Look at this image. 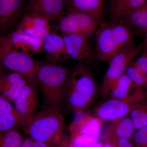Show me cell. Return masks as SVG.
Instances as JSON below:
<instances>
[{"mask_svg": "<svg viewBox=\"0 0 147 147\" xmlns=\"http://www.w3.org/2000/svg\"><path fill=\"white\" fill-rule=\"evenodd\" d=\"M133 61L135 65L147 76V51H143Z\"/></svg>", "mask_w": 147, "mask_h": 147, "instance_id": "f1b7e54d", "label": "cell"}, {"mask_svg": "<svg viewBox=\"0 0 147 147\" xmlns=\"http://www.w3.org/2000/svg\"><path fill=\"white\" fill-rule=\"evenodd\" d=\"M24 139L15 129L0 131V147H20Z\"/></svg>", "mask_w": 147, "mask_h": 147, "instance_id": "cb8c5ba5", "label": "cell"}, {"mask_svg": "<svg viewBox=\"0 0 147 147\" xmlns=\"http://www.w3.org/2000/svg\"><path fill=\"white\" fill-rule=\"evenodd\" d=\"M92 147H103V144L98 142Z\"/></svg>", "mask_w": 147, "mask_h": 147, "instance_id": "e575fe53", "label": "cell"}, {"mask_svg": "<svg viewBox=\"0 0 147 147\" xmlns=\"http://www.w3.org/2000/svg\"><path fill=\"white\" fill-rule=\"evenodd\" d=\"M103 147H114V146L110 143L105 142V143L103 144Z\"/></svg>", "mask_w": 147, "mask_h": 147, "instance_id": "d590c367", "label": "cell"}, {"mask_svg": "<svg viewBox=\"0 0 147 147\" xmlns=\"http://www.w3.org/2000/svg\"><path fill=\"white\" fill-rule=\"evenodd\" d=\"M146 2L147 0H110L108 12L111 18H122Z\"/></svg>", "mask_w": 147, "mask_h": 147, "instance_id": "d6986e66", "label": "cell"}, {"mask_svg": "<svg viewBox=\"0 0 147 147\" xmlns=\"http://www.w3.org/2000/svg\"><path fill=\"white\" fill-rule=\"evenodd\" d=\"M128 115L136 130L147 126V99L136 105Z\"/></svg>", "mask_w": 147, "mask_h": 147, "instance_id": "603a6c76", "label": "cell"}, {"mask_svg": "<svg viewBox=\"0 0 147 147\" xmlns=\"http://www.w3.org/2000/svg\"><path fill=\"white\" fill-rule=\"evenodd\" d=\"M24 0H0V29L5 31L21 16Z\"/></svg>", "mask_w": 147, "mask_h": 147, "instance_id": "e0dca14e", "label": "cell"}, {"mask_svg": "<svg viewBox=\"0 0 147 147\" xmlns=\"http://www.w3.org/2000/svg\"><path fill=\"white\" fill-rule=\"evenodd\" d=\"M38 62L32 56L15 49L5 36L0 33V63L6 69L21 73L29 79H36Z\"/></svg>", "mask_w": 147, "mask_h": 147, "instance_id": "5b68a950", "label": "cell"}, {"mask_svg": "<svg viewBox=\"0 0 147 147\" xmlns=\"http://www.w3.org/2000/svg\"><path fill=\"white\" fill-rule=\"evenodd\" d=\"M67 147V145H63V146H61V147Z\"/></svg>", "mask_w": 147, "mask_h": 147, "instance_id": "74e56055", "label": "cell"}, {"mask_svg": "<svg viewBox=\"0 0 147 147\" xmlns=\"http://www.w3.org/2000/svg\"><path fill=\"white\" fill-rule=\"evenodd\" d=\"M145 90H146V92L147 94V85H146V86H145L144 88Z\"/></svg>", "mask_w": 147, "mask_h": 147, "instance_id": "8d00e7d4", "label": "cell"}, {"mask_svg": "<svg viewBox=\"0 0 147 147\" xmlns=\"http://www.w3.org/2000/svg\"><path fill=\"white\" fill-rule=\"evenodd\" d=\"M68 10L89 14L99 21L104 20V0H66Z\"/></svg>", "mask_w": 147, "mask_h": 147, "instance_id": "ac0fdd59", "label": "cell"}, {"mask_svg": "<svg viewBox=\"0 0 147 147\" xmlns=\"http://www.w3.org/2000/svg\"><path fill=\"white\" fill-rule=\"evenodd\" d=\"M28 147H56L47 143L38 142L33 139Z\"/></svg>", "mask_w": 147, "mask_h": 147, "instance_id": "1f68e13d", "label": "cell"}, {"mask_svg": "<svg viewBox=\"0 0 147 147\" xmlns=\"http://www.w3.org/2000/svg\"><path fill=\"white\" fill-rule=\"evenodd\" d=\"M58 21L63 35L81 34L89 37L94 34L101 22L89 14L72 10H68Z\"/></svg>", "mask_w": 147, "mask_h": 147, "instance_id": "52a82bcc", "label": "cell"}, {"mask_svg": "<svg viewBox=\"0 0 147 147\" xmlns=\"http://www.w3.org/2000/svg\"><path fill=\"white\" fill-rule=\"evenodd\" d=\"M67 55L70 59L78 61L79 63L88 64L93 60V54L89 38L81 34L62 35Z\"/></svg>", "mask_w": 147, "mask_h": 147, "instance_id": "30bf717a", "label": "cell"}, {"mask_svg": "<svg viewBox=\"0 0 147 147\" xmlns=\"http://www.w3.org/2000/svg\"><path fill=\"white\" fill-rule=\"evenodd\" d=\"M142 45H134L120 50L109 62V65L102 79L100 92L102 98L108 96L112 85L125 73L127 66L143 52Z\"/></svg>", "mask_w": 147, "mask_h": 147, "instance_id": "8992f818", "label": "cell"}, {"mask_svg": "<svg viewBox=\"0 0 147 147\" xmlns=\"http://www.w3.org/2000/svg\"><path fill=\"white\" fill-rule=\"evenodd\" d=\"M132 29L144 33L147 31V2L122 18Z\"/></svg>", "mask_w": 147, "mask_h": 147, "instance_id": "ffe728a7", "label": "cell"}, {"mask_svg": "<svg viewBox=\"0 0 147 147\" xmlns=\"http://www.w3.org/2000/svg\"><path fill=\"white\" fill-rule=\"evenodd\" d=\"M5 36L15 49L32 57L42 49L43 40L30 36L21 31L16 30Z\"/></svg>", "mask_w": 147, "mask_h": 147, "instance_id": "4fadbf2b", "label": "cell"}, {"mask_svg": "<svg viewBox=\"0 0 147 147\" xmlns=\"http://www.w3.org/2000/svg\"><path fill=\"white\" fill-rule=\"evenodd\" d=\"M69 72L68 68L59 63L38 62L35 79L42 90L45 107L60 108Z\"/></svg>", "mask_w": 147, "mask_h": 147, "instance_id": "3957f363", "label": "cell"}, {"mask_svg": "<svg viewBox=\"0 0 147 147\" xmlns=\"http://www.w3.org/2000/svg\"><path fill=\"white\" fill-rule=\"evenodd\" d=\"M147 99L144 88L134 89L125 98H109L96 107L94 115L102 121H112L126 117L137 105Z\"/></svg>", "mask_w": 147, "mask_h": 147, "instance_id": "277c9868", "label": "cell"}, {"mask_svg": "<svg viewBox=\"0 0 147 147\" xmlns=\"http://www.w3.org/2000/svg\"><path fill=\"white\" fill-rule=\"evenodd\" d=\"M66 0H30L28 10L47 18L49 21L58 20L63 16Z\"/></svg>", "mask_w": 147, "mask_h": 147, "instance_id": "7c38bea8", "label": "cell"}, {"mask_svg": "<svg viewBox=\"0 0 147 147\" xmlns=\"http://www.w3.org/2000/svg\"><path fill=\"white\" fill-rule=\"evenodd\" d=\"M6 69L0 63V79L7 74Z\"/></svg>", "mask_w": 147, "mask_h": 147, "instance_id": "836d02e7", "label": "cell"}, {"mask_svg": "<svg viewBox=\"0 0 147 147\" xmlns=\"http://www.w3.org/2000/svg\"><path fill=\"white\" fill-rule=\"evenodd\" d=\"M29 137L56 147L63 145L65 121L60 108L45 107L24 127Z\"/></svg>", "mask_w": 147, "mask_h": 147, "instance_id": "7a4b0ae2", "label": "cell"}, {"mask_svg": "<svg viewBox=\"0 0 147 147\" xmlns=\"http://www.w3.org/2000/svg\"><path fill=\"white\" fill-rule=\"evenodd\" d=\"M98 91L88 65L79 63L69 74L63 102L71 113L79 115L85 113L93 104Z\"/></svg>", "mask_w": 147, "mask_h": 147, "instance_id": "6da1fadb", "label": "cell"}, {"mask_svg": "<svg viewBox=\"0 0 147 147\" xmlns=\"http://www.w3.org/2000/svg\"><path fill=\"white\" fill-rule=\"evenodd\" d=\"M131 140L135 147H147V125L137 129Z\"/></svg>", "mask_w": 147, "mask_h": 147, "instance_id": "83f0119b", "label": "cell"}, {"mask_svg": "<svg viewBox=\"0 0 147 147\" xmlns=\"http://www.w3.org/2000/svg\"><path fill=\"white\" fill-rule=\"evenodd\" d=\"M79 115L69 126L70 135L84 134L99 139L101 135L103 121L95 115H93L85 113Z\"/></svg>", "mask_w": 147, "mask_h": 147, "instance_id": "8fae6325", "label": "cell"}, {"mask_svg": "<svg viewBox=\"0 0 147 147\" xmlns=\"http://www.w3.org/2000/svg\"><path fill=\"white\" fill-rule=\"evenodd\" d=\"M50 21L47 18L37 14L28 12L23 17L17 27V30L21 31L30 28H50Z\"/></svg>", "mask_w": 147, "mask_h": 147, "instance_id": "7402d4cb", "label": "cell"}, {"mask_svg": "<svg viewBox=\"0 0 147 147\" xmlns=\"http://www.w3.org/2000/svg\"><path fill=\"white\" fill-rule=\"evenodd\" d=\"M17 113L14 106L10 101L0 94V116L8 113Z\"/></svg>", "mask_w": 147, "mask_h": 147, "instance_id": "f546056e", "label": "cell"}, {"mask_svg": "<svg viewBox=\"0 0 147 147\" xmlns=\"http://www.w3.org/2000/svg\"><path fill=\"white\" fill-rule=\"evenodd\" d=\"M129 117H125L110 121L105 129L102 138L104 141L111 139L131 140L136 131Z\"/></svg>", "mask_w": 147, "mask_h": 147, "instance_id": "2e32d148", "label": "cell"}, {"mask_svg": "<svg viewBox=\"0 0 147 147\" xmlns=\"http://www.w3.org/2000/svg\"><path fill=\"white\" fill-rule=\"evenodd\" d=\"M135 88H137L124 74L112 85L108 96L110 98L114 99L125 98Z\"/></svg>", "mask_w": 147, "mask_h": 147, "instance_id": "44dd1931", "label": "cell"}, {"mask_svg": "<svg viewBox=\"0 0 147 147\" xmlns=\"http://www.w3.org/2000/svg\"><path fill=\"white\" fill-rule=\"evenodd\" d=\"M98 138L90 135H70L67 147H92L98 142Z\"/></svg>", "mask_w": 147, "mask_h": 147, "instance_id": "484cf974", "label": "cell"}, {"mask_svg": "<svg viewBox=\"0 0 147 147\" xmlns=\"http://www.w3.org/2000/svg\"><path fill=\"white\" fill-rule=\"evenodd\" d=\"M96 57L100 62H109L119 51L108 22L103 20L95 32Z\"/></svg>", "mask_w": 147, "mask_h": 147, "instance_id": "9c48e42d", "label": "cell"}, {"mask_svg": "<svg viewBox=\"0 0 147 147\" xmlns=\"http://www.w3.org/2000/svg\"><path fill=\"white\" fill-rule=\"evenodd\" d=\"M42 49L48 61L60 63L70 59L67 55L63 36L50 32L43 39Z\"/></svg>", "mask_w": 147, "mask_h": 147, "instance_id": "5bb4252c", "label": "cell"}, {"mask_svg": "<svg viewBox=\"0 0 147 147\" xmlns=\"http://www.w3.org/2000/svg\"><path fill=\"white\" fill-rule=\"evenodd\" d=\"M38 83L36 79H29L17 95L13 103L23 122V127L35 115L38 106Z\"/></svg>", "mask_w": 147, "mask_h": 147, "instance_id": "ba28073f", "label": "cell"}, {"mask_svg": "<svg viewBox=\"0 0 147 147\" xmlns=\"http://www.w3.org/2000/svg\"><path fill=\"white\" fill-rule=\"evenodd\" d=\"M25 77H26L18 72L7 74L0 79V94L4 96L14 84Z\"/></svg>", "mask_w": 147, "mask_h": 147, "instance_id": "4316f807", "label": "cell"}, {"mask_svg": "<svg viewBox=\"0 0 147 147\" xmlns=\"http://www.w3.org/2000/svg\"><path fill=\"white\" fill-rule=\"evenodd\" d=\"M133 61L127 66L125 74L136 88H144L147 84V76L135 65Z\"/></svg>", "mask_w": 147, "mask_h": 147, "instance_id": "d4e9b609", "label": "cell"}, {"mask_svg": "<svg viewBox=\"0 0 147 147\" xmlns=\"http://www.w3.org/2000/svg\"><path fill=\"white\" fill-rule=\"evenodd\" d=\"M144 36L143 43L142 44L143 51H147V31L145 32L144 33Z\"/></svg>", "mask_w": 147, "mask_h": 147, "instance_id": "d6a6232c", "label": "cell"}, {"mask_svg": "<svg viewBox=\"0 0 147 147\" xmlns=\"http://www.w3.org/2000/svg\"><path fill=\"white\" fill-rule=\"evenodd\" d=\"M111 144L114 147H134L130 140L124 139H111L105 141Z\"/></svg>", "mask_w": 147, "mask_h": 147, "instance_id": "4dcf8cb0", "label": "cell"}, {"mask_svg": "<svg viewBox=\"0 0 147 147\" xmlns=\"http://www.w3.org/2000/svg\"><path fill=\"white\" fill-rule=\"evenodd\" d=\"M108 23L120 50L135 45L133 29L123 18H111Z\"/></svg>", "mask_w": 147, "mask_h": 147, "instance_id": "9a60e30c", "label": "cell"}]
</instances>
